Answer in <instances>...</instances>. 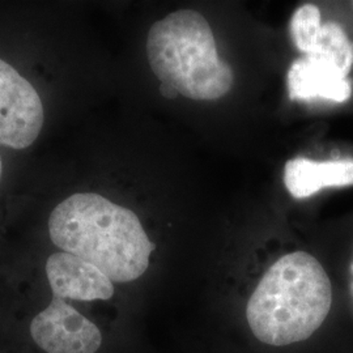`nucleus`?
Listing matches in <instances>:
<instances>
[{"label":"nucleus","instance_id":"f257e3e1","mask_svg":"<svg viewBox=\"0 0 353 353\" xmlns=\"http://www.w3.org/2000/svg\"><path fill=\"white\" fill-rule=\"evenodd\" d=\"M55 246L97 267L113 283L139 279L154 245L135 212L96 192H77L49 217Z\"/></svg>","mask_w":353,"mask_h":353},{"label":"nucleus","instance_id":"f03ea898","mask_svg":"<svg viewBox=\"0 0 353 353\" xmlns=\"http://www.w3.org/2000/svg\"><path fill=\"white\" fill-rule=\"evenodd\" d=\"M331 305V281L318 259L309 252H290L261 279L246 318L258 341L283 347L309 339L326 321Z\"/></svg>","mask_w":353,"mask_h":353},{"label":"nucleus","instance_id":"7ed1b4c3","mask_svg":"<svg viewBox=\"0 0 353 353\" xmlns=\"http://www.w3.org/2000/svg\"><path fill=\"white\" fill-rule=\"evenodd\" d=\"M147 55L161 84L191 100L221 99L233 85V71L220 59L212 29L196 11L179 10L154 23Z\"/></svg>","mask_w":353,"mask_h":353},{"label":"nucleus","instance_id":"20e7f679","mask_svg":"<svg viewBox=\"0 0 353 353\" xmlns=\"http://www.w3.org/2000/svg\"><path fill=\"white\" fill-rule=\"evenodd\" d=\"M43 119V105L36 88L0 59V144L26 150L39 137Z\"/></svg>","mask_w":353,"mask_h":353},{"label":"nucleus","instance_id":"39448f33","mask_svg":"<svg viewBox=\"0 0 353 353\" xmlns=\"http://www.w3.org/2000/svg\"><path fill=\"white\" fill-rule=\"evenodd\" d=\"M32 338L48 353H96L101 347L99 327L63 299L54 297L30 323Z\"/></svg>","mask_w":353,"mask_h":353},{"label":"nucleus","instance_id":"423d86ee","mask_svg":"<svg viewBox=\"0 0 353 353\" xmlns=\"http://www.w3.org/2000/svg\"><path fill=\"white\" fill-rule=\"evenodd\" d=\"M46 275L52 296L63 300H109L113 281L87 261L68 252H54L46 262Z\"/></svg>","mask_w":353,"mask_h":353},{"label":"nucleus","instance_id":"0eeeda50","mask_svg":"<svg viewBox=\"0 0 353 353\" xmlns=\"http://www.w3.org/2000/svg\"><path fill=\"white\" fill-rule=\"evenodd\" d=\"M287 83L290 99L297 101L322 99L344 102L352 93L347 76L336 64L316 54L303 55L294 61L288 71Z\"/></svg>","mask_w":353,"mask_h":353},{"label":"nucleus","instance_id":"6e6552de","mask_svg":"<svg viewBox=\"0 0 353 353\" xmlns=\"http://www.w3.org/2000/svg\"><path fill=\"white\" fill-rule=\"evenodd\" d=\"M284 183L294 199L309 198L326 188L353 186V160L293 159L284 168Z\"/></svg>","mask_w":353,"mask_h":353},{"label":"nucleus","instance_id":"1a4fd4ad","mask_svg":"<svg viewBox=\"0 0 353 353\" xmlns=\"http://www.w3.org/2000/svg\"><path fill=\"white\" fill-rule=\"evenodd\" d=\"M310 54L322 55L332 61L345 76H348L352 68L353 42L336 23L328 21L322 24L316 45Z\"/></svg>","mask_w":353,"mask_h":353},{"label":"nucleus","instance_id":"9d476101","mask_svg":"<svg viewBox=\"0 0 353 353\" xmlns=\"http://www.w3.org/2000/svg\"><path fill=\"white\" fill-rule=\"evenodd\" d=\"M321 12L313 4H305L293 13L290 20V34L296 48L305 55L310 54L321 32Z\"/></svg>","mask_w":353,"mask_h":353},{"label":"nucleus","instance_id":"9b49d317","mask_svg":"<svg viewBox=\"0 0 353 353\" xmlns=\"http://www.w3.org/2000/svg\"><path fill=\"white\" fill-rule=\"evenodd\" d=\"M1 172H3V165H1V157H0V178H1Z\"/></svg>","mask_w":353,"mask_h":353}]
</instances>
